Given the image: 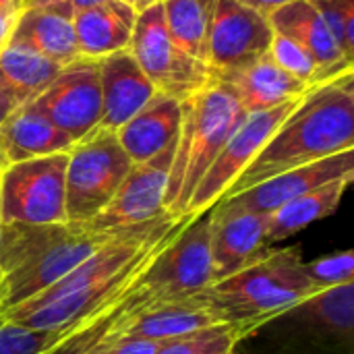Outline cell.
<instances>
[{
  "label": "cell",
  "mask_w": 354,
  "mask_h": 354,
  "mask_svg": "<svg viewBox=\"0 0 354 354\" xmlns=\"http://www.w3.org/2000/svg\"><path fill=\"white\" fill-rule=\"evenodd\" d=\"M342 54L354 62V0H311Z\"/></svg>",
  "instance_id": "30"
},
{
  "label": "cell",
  "mask_w": 354,
  "mask_h": 354,
  "mask_svg": "<svg viewBox=\"0 0 354 354\" xmlns=\"http://www.w3.org/2000/svg\"><path fill=\"white\" fill-rule=\"evenodd\" d=\"M66 330L44 332L31 330L19 324L8 322L0 315V354H44L48 353L58 340H62Z\"/></svg>",
  "instance_id": "28"
},
{
  "label": "cell",
  "mask_w": 354,
  "mask_h": 354,
  "mask_svg": "<svg viewBox=\"0 0 354 354\" xmlns=\"http://www.w3.org/2000/svg\"><path fill=\"white\" fill-rule=\"evenodd\" d=\"M212 212L191 218L149 261L141 288L149 301H189L201 297L214 284Z\"/></svg>",
  "instance_id": "6"
},
{
  "label": "cell",
  "mask_w": 354,
  "mask_h": 354,
  "mask_svg": "<svg viewBox=\"0 0 354 354\" xmlns=\"http://www.w3.org/2000/svg\"><path fill=\"white\" fill-rule=\"evenodd\" d=\"M133 162L114 131L95 129L66 153L64 212L68 224L93 220L114 197Z\"/></svg>",
  "instance_id": "5"
},
{
  "label": "cell",
  "mask_w": 354,
  "mask_h": 354,
  "mask_svg": "<svg viewBox=\"0 0 354 354\" xmlns=\"http://www.w3.org/2000/svg\"><path fill=\"white\" fill-rule=\"evenodd\" d=\"M274 39L270 17L241 0H216L207 39L212 79L228 81L268 54Z\"/></svg>",
  "instance_id": "10"
},
{
  "label": "cell",
  "mask_w": 354,
  "mask_h": 354,
  "mask_svg": "<svg viewBox=\"0 0 354 354\" xmlns=\"http://www.w3.org/2000/svg\"><path fill=\"white\" fill-rule=\"evenodd\" d=\"M216 0H164L162 12L168 33L195 60L207 64V39Z\"/></svg>",
  "instance_id": "25"
},
{
  "label": "cell",
  "mask_w": 354,
  "mask_h": 354,
  "mask_svg": "<svg viewBox=\"0 0 354 354\" xmlns=\"http://www.w3.org/2000/svg\"><path fill=\"white\" fill-rule=\"evenodd\" d=\"M114 232H91L79 224H4L0 274L4 311L50 288L104 247Z\"/></svg>",
  "instance_id": "2"
},
{
  "label": "cell",
  "mask_w": 354,
  "mask_h": 354,
  "mask_svg": "<svg viewBox=\"0 0 354 354\" xmlns=\"http://www.w3.org/2000/svg\"><path fill=\"white\" fill-rule=\"evenodd\" d=\"M60 68L62 64L50 60L23 41L10 39L0 52V77L23 102L41 93Z\"/></svg>",
  "instance_id": "24"
},
{
  "label": "cell",
  "mask_w": 354,
  "mask_h": 354,
  "mask_svg": "<svg viewBox=\"0 0 354 354\" xmlns=\"http://www.w3.org/2000/svg\"><path fill=\"white\" fill-rule=\"evenodd\" d=\"M346 149H354V68L315 85L299 102L226 197Z\"/></svg>",
  "instance_id": "1"
},
{
  "label": "cell",
  "mask_w": 354,
  "mask_h": 354,
  "mask_svg": "<svg viewBox=\"0 0 354 354\" xmlns=\"http://www.w3.org/2000/svg\"><path fill=\"white\" fill-rule=\"evenodd\" d=\"M137 10L124 0H104L75 12V37L79 54L104 58L129 48Z\"/></svg>",
  "instance_id": "20"
},
{
  "label": "cell",
  "mask_w": 354,
  "mask_h": 354,
  "mask_svg": "<svg viewBox=\"0 0 354 354\" xmlns=\"http://www.w3.org/2000/svg\"><path fill=\"white\" fill-rule=\"evenodd\" d=\"M2 228H4V224L0 222V239H2Z\"/></svg>",
  "instance_id": "40"
},
{
  "label": "cell",
  "mask_w": 354,
  "mask_h": 354,
  "mask_svg": "<svg viewBox=\"0 0 354 354\" xmlns=\"http://www.w3.org/2000/svg\"><path fill=\"white\" fill-rule=\"evenodd\" d=\"M75 141L25 102L0 124V170L54 153H66Z\"/></svg>",
  "instance_id": "17"
},
{
  "label": "cell",
  "mask_w": 354,
  "mask_h": 354,
  "mask_svg": "<svg viewBox=\"0 0 354 354\" xmlns=\"http://www.w3.org/2000/svg\"><path fill=\"white\" fill-rule=\"evenodd\" d=\"M353 180L354 176L332 180L328 185H322V187L288 201L280 209L268 214L266 241L268 243L284 241V239L301 232L303 228H307L324 218H330L340 207L342 197L348 191V187L353 185Z\"/></svg>",
  "instance_id": "22"
},
{
  "label": "cell",
  "mask_w": 354,
  "mask_h": 354,
  "mask_svg": "<svg viewBox=\"0 0 354 354\" xmlns=\"http://www.w3.org/2000/svg\"><path fill=\"white\" fill-rule=\"evenodd\" d=\"M68 153V151H66ZM66 153L12 164L0 170L2 224H64Z\"/></svg>",
  "instance_id": "8"
},
{
  "label": "cell",
  "mask_w": 354,
  "mask_h": 354,
  "mask_svg": "<svg viewBox=\"0 0 354 354\" xmlns=\"http://www.w3.org/2000/svg\"><path fill=\"white\" fill-rule=\"evenodd\" d=\"M10 39L31 46L62 66L81 56L75 37V10L66 2L25 6Z\"/></svg>",
  "instance_id": "19"
},
{
  "label": "cell",
  "mask_w": 354,
  "mask_h": 354,
  "mask_svg": "<svg viewBox=\"0 0 354 354\" xmlns=\"http://www.w3.org/2000/svg\"><path fill=\"white\" fill-rule=\"evenodd\" d=\"M160 348L158 340L143 338H116L106 348V354H156Z\"/></svg>",
  "instance_id": "31"
},
{
  "label": "cell",
  "mask_w": 354,
  "mask_h": 354,
  "mask_svg": "<svg viewBox=\"0 0 354 354\" xmlns=\"http://www.w3.org/2000/svg\"><path fill=\"white\" fill-rule=\"evenodd\" d=\"M303 274L315 290L354 282V251H338L309 263L303 261Z\"/></svg>",
  "instance_id": "29"
},
{
  "label": "cell",
  "mask_w": 354,
  "mask_h": 354,
  "mask_svg": "<svg viewBox=\"0 0 354 354\" xmlns=\"http://www.w3.org/2000/svg\"><path fill=\"white\" fill-rule=\"evenodd\" d=\"M174 151L176 143L143 164H133L110 203L93 220L79 226L91 232H116L147 224L164 216L168 174Z\"/></svg>",
  "instance_id": "12"
},
{
  "label": "cell",
  "mask_w": 354,
  "mask_h": 354,
  "mask_svg": "<svg viewBox=\"0 0 354 354\" xmlns=\"http://www.w3.org/2000/svg\"><path fill=\"white\" fill-rule=\"evenodd\" d=\"M129 52L158 93L185 102L212 81L207 64L195 60L168 33L162 2L137 15Z\"/></svg>",
  "instance_id": "7"
},
{
  "label": "cell",
  "mask_w": 354,
  "mask_h": 354,
  "mask_svg": "<svg viewBox=\"0 0 354 354\" xmlns=\"http://www.w3.org/2000/svg\"><path fill=\"white\" fill-rule=\"evenodd\" d=\"M25 102L2 81V77H0V124L17 110V108H21Z\"/></svg>",
  "instance_id": "33"
},
{
  "label": "cell",
  "mask_w": 354,
  "mask_h": 354,
  "mask_svg": "<svg viewBox=\"0 0 354 354\" xmlns=\"http://www.w3.org/2000/svg\"><path fill=\"white\" fill-rule=\"evenodd\" d=\"M245 116L234 89L218 79L183 102V122L164 201L168 214L185 216L195 187Z\"/></svg>",
  "instance_id": "4"
},
{
  "label": "cell",
  "mask_w": 354,
  "mask_h": 354,
  "mask_svg": "<svg viewBox=\"0 0 354 354\" xmlns=\"http://www.w3.org/2000/svg\"><path fill=\"white\" fill-rule=\"evenodd\" d=\"M226 83L234 89V93L247 114L270 110L284 102L303 97L315 87V85L305 83V81L288 75L286 71H282L270 58V54H263L253 64H249L247 68H243L241 73L230 77Z\"/></svg>",
  "instance_id": "21"
},
{
  "label": "cell",
  "mask_w": 354,
  "mask_h": 354,
  "mask_svg": "<svg viewBox=\"0 0 354 354\" xmlns=\"http://www.w3.org/2000/svg\"><path fill=\"white\" fill-rule=\"evenodd\" d=\"M127 4H131L137 12H141V10H145V8H149V6H153V4H160V2H164V0H124Z\"/></svg>",
  "instance_id": "37"
},
{
  "label": "cell",
  "mask_w": 354,
  "mask_h": 354,
  "mask_svg": "<svg viewBox=\"0 0 354 354\" xmlns=\"http://www.w3.org/2000/svg\"><path fill=\"white\" fill-rule=\"evenodd\" d=\"M110 342H112V338H110V332H108V334H106L97 344H95V346H91V348H89L85 354H106V348L110 346Z\"/></svg>",
  "instance_id": "36"
},
{
  "label": "cell",
  "mask_w": 354,
  "mask_h": 354,
  "mask_svg": "<svg viewBox=\"0 0 354 354\" xmlns=\"http://www.w3.org/2000/svg\"><path fill=\"white\" fill-rule=\"evenodd\" d=\"M100 87L102 122L97 129L114 133L158 93L129 48L100 58Z\"/></svg>",
  "instance_id": "15"
},
{
  "label": "cell",
  "mask_w": 354,
  "mask_h": 354,
  "mask_svg": "<svg viewBox=\"0 0 354 354\" xmlns=\"http://www.w3.org/2000/svg\"><path fill=\"white\" fill-rule=\"evenodd\" d=\"M303 97L284 102L270 110L247 114L243 122L236 127V131L230 135V139L224 143L222 151L216 156V160L199 180V185L195 187L187 203L185 216L195 218L199 214L209 212L218 201H222L230 191V187L234 185V180L257 158V153L263 149V145L270 141V137L276 133L282 120L299 106Z\"/></svg>",
  "instance_id": "9"
},
{
  "label": "cell",
  "mask_w": 354,
  "mask_h": 354,
  "mask_svg": "<svg viewBox=\"0 0 354 354\" xmlns=\"http://www.w3.org/2000/svg\"><path fill=\"white\" fill-rule=\"evenodd\" d=\"M315 286L303 274L299 247L266 249L241 272L214 282L199 299L222 324H236L255 334L311 297Z\"/></svg>",
  "instance_id": "3"
},
{
  "label": "cell",
  "mask_w": 354,
  "mask_h": 354,
  "mask_svg": "<svg viewBox=\"0 0 354 354\" xmlns=\"http://www.w3.org/2000/svg\"><path fill=\"white\" fill-rule=\"evenodd\" d=\"M209 218V247L214 282L253 263L268 247V214H255L218 201Z\"/></svg>",
  "instance_id": "13"
},
{
  "label": "cell",
  "mask_w": 354,
  "mask_h": 354,
  "mask_svg": "<svg viewBox=\"0 0 354 354\" xmlns=\"http://www.w3.org/2000/svg\"><path fill=\"white\" fill-rule=\"evenodd\" d=\"M29 104L75 143L81 141L102 122L100 60L79 56L64 64L54 81Z\"/></svg>",
  "instance_id": "11"
},
{
  "label": "cell",
  "mask_w": 354,
  "mask_h": 354,
  "mask_svg": "<svg viewBox=\"0 0 354 354\" xmlns=\"http://www.w3.org/2000/svg\"><path fill=\"white\" fill-rule=\"evenodd\" d=\"M183 122V102L156 93L118 131V143L133 164H143L178 141Z\"/></svg>",
  "instance_id": "18"
},
{
  "label": "cell",
  "mask_w": 354,
  "mask_h": 354,
  "mask_svg": "<svg viewBox=\"0 0 354 354\" xmlns=\"http://www.w3.org/2000/svg\"><path fill=\"white\" fill-rule=\"evenodd\" d=\"M288 315L305 319L317 332L351 342L354 334V282L313 292L290 309Z\"/></svg>",
  "instance_id": "23"
},
{
  "label": "cell",
  "mask_w": 354,
  "mask_h": 354,
  "mask_svg": "<svg viewBox=\"0 0 354 354\" xmlns=\"http://www.w3.org/2000/svg\"><path fill=\"white\" fill-rule=\"evenodd\" d=\"M52 2H66V4H71L73 10L77 12V10L89 8V6H93V4H100V2H104V0H27V6H31V4H52Z\"/></svg>",
  "instance_id": "35"
},
{
  "label": "cell",
  "mask_w": 354,
  "mask_h": 354,
  "mask_svg": "<svg viewBox=\"0 0 354 354\" xmlns=\"http://www.w3.org/2000/svg\"><path fill=\"white\" fill-rule=\"evenodd\" d=\"M25 6H0V52L10 41L17 19Z\"/></svg>",
  "instance_id": "32"
},
{
  "label": "cell",
  "mask_w": 354,
  "mask_h": 354,
  "mask_svg": "<svg viewBox=\"0 0 354 354\" xmlns=\"http://www.w3.org/2000/svg\"><path fill=\"white\" fill-rule=\"evenodd\" d=\"M251 332L236 324H214L199 332L164 340L156 354H234L239 342Z\"/></svg>",
  "instance_id": "26"
},
{
  "label": "cell",
  "mask_w": 354,
  "mask_h": 354,
  "mask_svg": "<svg viewBox=\"0 0 354 354\" xmlns=\"http://www.w3.org/2000/svg\"><path fill=\"white\" fill-rule=\"evenodd\" d=\"M270 58L282 68L286 71L288 75L305 81V83H311V85H319L324 83L322 79V71H319V64L315 62V58L301 46L297 44L295 39L286 37V35H280L274 31V39L270 44V50H268Z\"/></svg>",
  "instance_id": "27"
},
{
  "label": "cell",
  "mask_w": 354,
  "mask_h": 354,
  "mask_svg": "<svg viewBox=\"0 0 354 354\" xmlns=\"http://www.w3.org/2000/svg\"><path fill=\"white\" fill-rule=\"evenodd\" d=\"M0 6H27V0H0Z\"/></svg>",
  "instance_id": "38"
},
{
  "label": "cell",
  "mask_w": 354,
  "mask_h": 354,
  "mask_svg": "<svg viewBox=\"0 0 354 354\" xmlns=\"http://www.w3.org/2000/svg\"><path fill=\"white\" fill-rule=\"evenodd\" d=\"M4 311V290H2V274H0V315Z\"/></svg>",
  "instance_id": "39"
},
{
  "label": "cell",
  "mask_w": 354,
  "mask_h": 354,
  "mask_svg": "<svg viewBox=\"0 0 354 354\" xmlns=\"http://www.w3.org/2000/svg\"><path fill=\"white\" fill-rule=\"evenodd\" d=\"M241 2H245L251 8H255V10H259V12L270 17L276 8H280V6H284L288 2H295V0H241Z\"/></svg>",
  "instance_id": "34"
},
{
  "label": "cell",
  "mask_w": 354,
  "mask_h": 354,
  "mask_svg": "<svg viewBox=\"0 0 354 354\" xmlns=\"http://www.w3.org/2000/svg\"><path fill=\"white\" fill-rule=\"evenodd\" d=\"M346 176H354V149H346L330 158H324L319 162L280 172L222 201L234 207L247 209V212L272 214L280 209L282 205H286L288 201L322 185H328L332 180L346 178Z\"/></svg>",
  "instance_id": "14"
},
{
  "label": "cell",
  "mask_w": 354,
  "mask_h": 354,
  "mask_svg": "<svg viewBox=\"0 0 354 354\" xmlns=\"http://www.w3.org/2000/svg\"><path fill=\"white\" fill-rule=\"evenodd\" d=\"M270 23L276 33L295 39L315 58L324 81L354 68V62L342 54L324 17L311 0H295L276 8L270 15Z\"/></svg>",
  "instance_id": "16"
}]
</instances>
